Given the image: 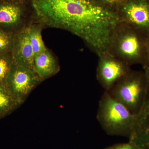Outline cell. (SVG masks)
Here are the masks:
<instances>
[{
  "mask_svg": "<svg viewBox=\"0 0 149 149\" xmlns=\"http://www.w3.org/2000/svg\"><path fill=\"white\" fill-rule=\"evenodd\" d=\"M42 81L33 70L14 63L7 81V91L22 104Z\"/></svg>",
  "mask_w": 149,
  "mask_h": 149,
  "instance_id": "8992f818",
  "label": "cell"
},
{
  "mask_svg": "<svg viewBox=\"0 0 149 149\" xmlns=\"http://www.w3.org/2000/svg\"><path fill=\"white\" fill-rule=\"evenodd\" d=\"M98 57L97 79L105 91L109 92L129 72L130 66L108 52Z\"/></svg>",
  "mask_w": 149,
  "mask_h": 149,
  "instance_id": "52a82bcc",
  "label": "cell"
},
{
  "mask_svg": "<svg viewBox=\"0 0 149 149\" xmlns=\"http://www.w3.org/2000/svg\"><path fill=\"white\" fill-rule=\"evenodd\" d=\"M34 19L80 38L98 56L107 52L113 30L122 22L116 13L92 0H30Z\"/></svg>",
  "mask_w": 149,
  "mask_h": 149,
  "instance_id": "6da1fadb",
  "label": "cell"
},
{
  "mask_svg": "<svg viewBox=\"0 0 149 149\" xmlns=\"http://www.w3.org/2000/svg\"><path fill=\"white\" fill-rule=\"evenodd\" d=\"M14 34L0 29V54L11 52Z\"/></svg>",
  "mask_w": 149,
  "mask_h": 149,
  "instance_id": "9a60e30c",
  "label": "cell"
},
{
  "mask_svg": "<svg viewBox=\"0 0 149 149\" xmlns=\"http://www.w3.org/2000/svg\"><path fill=\"white\" fill-rule=\"evenodd\" d=\"M106 149H140L135 144L129 141L127 143L117 144Z\"/></svg>",
  "mask_w": 149,
  "mask_h": 149,
  "instance_id": "e0dca14e",
  "label": "cell"
},
{
  "mask_svg": "<svg viewBox=\"0 0 149 149\" xmlns=\"http://www.w3.org/2000/svg\"><path fill=\"white\" fill-rule=\"evenodd\" d=\"M21 104L7 91L0 89V118L8 114Z\"/></svg>",
  "mask_w": 149,
  "mask_h": 149,
  "instance_id": "5bb4252c",
  "label": "cell"
},
{
  "mask_svg": "<svg viewBox=\"0 0 149 149\" xmlns=\"http://www.w3.org/2000/svg\"><path fill=\"white\" fill-rule=\"evenodd\" d=\"M11 53L15 64L34 71L35 54L29 39L28 25L15 33Z\"/></svg>",
  "mask_w": 149,
  "mask_h": 149,
  "instance_id": "9c48e42d",
  "label": "cell"
},
{
  "mask_svg": "<svg viewBox=\"0 0 149 149\" xmlns=\"http://www.w3.org/2000/svg\"><path fill=\"white\" fill-rule=\"evenodd\" d=\"M34 71L42 81L57 74L60 70L57 60L48 49L35 56Z\"/></svg>",
  "mask_w": 149,
  "mask_h": 149,
  "instance_id": "8fae6325",
  "label": "cell"
},
{
  "mask_svg": "<svg viewBox=\"0 0 149 149\" xmlns=\"http://www.w3.org/2000/svg\"><path fill=\"white\" fill-rule=\"evenodd\" d=\"M13 64V59L11 52L0 54V89L1 90L7 91V81Z\"/></svg>",
  "mask_w": 149,
  "mask_h": 149,
  "instance_id": "4fadbf2b",
  "label": "cell"
},
{
  "mask_svg": "<svg viewBox=\"0 0 149 149\" xmlns=\"http://www.w3.org/2000/svg\"><path fill=\"white\" fill-rule=\"evenodd\" d=\"M142 32L124 22L116 26L112 34L108 52L131 65L143 60L147 43L144 44Z\"/></svg>",
  "mask_w": 149,
  "mask_h": 149,
  "instance_id": "3957f363",
  "label": "cell"
},
{
  "mask_svg": "<svg viewBox=\"0 0 149 149\" xmlns=\"http://www.w3.org/2000/svg\"><path fill=\"white\" fill-rule=\"evenodd\" d=\"M146 56L145 61V70H149V37L147 40Z\"/></svg>",
  "mask_w": 149,
  "mask_h": 149,
  "instance_id": "ac0fdd59",
  "label": "cell"
},
{
  "mask_svg": "<svg viewBox=\"0 0 149 149\" xmlns=\"http://www.w3.org/2000/svg\"><path fill=\"white\" fill-rule=\"evenodd\" d=\"M97 118L103 130L112 136L129 137L136 124V116L105 91L99 102Z\"/></svg>",
  "mask_w": 149,
  "mask_h": 149,
  "instance_id": "7a4b0ae2",
  "label": "cell"
},
{
  "mask_svg": "<svg viewBox=\"0 0 149 149\" xmlns=\"http://www.w3.org/2000/svg\"><path fill=\"white\" fill-rule=\"evenodd\" d=\"M145 72L148 80L146 93L141 109L136 115V124L129 137V141L140 149H149V70H145Z\"/></svg>",
  "mask_w": 149,
  "mask_h": 149,
  "instance_id": "30bf717a",
  "label": "cell"
},
{
  "mask_svg": "<svg viewBox=\"0 0 149 149\" xmlns=\"http://www.w3.org/2000/svg\"><path fill=\"white\" fill-rule=\"evenodd\" d=\"M42 25L33 19L28 25L29 39L35 56L47 49L42 37Z\"/></svg>",
  "mask_w": 149,
  "mask_h": 149,
  "instance_id": "7c38bea8",
  "label": "cell"
},
{
  "mask_svg": "<svg viewBox=\"0 0 149 149\" xmlns=\"http://www.w3.org/2000/svg\"><path fill=\"white\" fill-rule=\"evenodd\" d=\"M33 19L30 0H0V29L15 34Z\"/></svg>",
  "mask_w": 149,
  "mask_h": 149,
  "instance_id": "5b68a950",
  "label": "cell"
},
{
  "mask_svg": "<svg viewBox=\"0 0 149 149\" xmlns=\"http://www.w3.org/2000/svg\"><path fill=\"white\" fill-rule=\"evenodd\" d=\"M147 88L146 72L131 69L108 92L136 115L143 103Z\"/></svg>",
  "mask_w": 149,
  "mask_h": 149,
  "instance_id": "277c9868",
  "label": "cell"
},
{
  "mask_svg": "<svg viewBox=\"0 0 149 149\" xmlns=\"http://www.w3.org/2000/svg\"><path fill=\"white\" fill-rule=\"evenodd\" d=\"M125 0H99L100 4L111 10V8L120 6Z\"/></svg>",
  "mask_w": 149,
  "mask_h": 149,
  "instance_id": "2e32d148",
  "label": "cell"
},
{
  "mask_svg": "<svg viewBox=\"0 0 149 149\" xmlns=\"http://www.w3.org/2000/svg\"><path fill=\"white\" fill-rule=\"evenodd\" d=\"M116 13L123 22L149 34V3L146 0H125Z\"/></svg>",
  "mask_w": 149,
  "mask_h": 149,
  "instance_id": "ba28073f",
  "label": "cell"
}]
</instances>
